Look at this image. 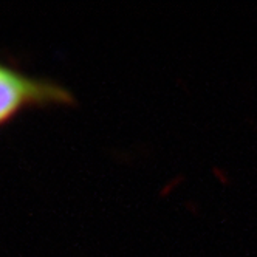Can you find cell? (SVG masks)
I'll list each match as a JSON object with an SVG mask.
<instances>
[{
  "label": "cell",
  "mask_w": 257,
  "mask_h": 257,
  "mask_svg": "<svg viewBox=\"0 0 257 257\" xmlns=\"http://www.w3.org/2000/svg\"><path fill=\"white\" fill-rule=\"evenodd\" d=\"M73 104L75 96L59 82L28 75L16 64L0 61V128L30 108Z\"/></svg>",
  "instance_id": "cell-1"
}]
</instances>
